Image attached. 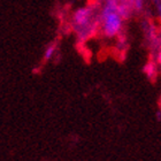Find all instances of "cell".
I'll use <instances>...</instances> for the list:
<instances>
[{
	"label": "cell",
	"instance_id": "7",
	"mask_svg": "<svg viewBox=\"0 0 161 161\" xmlns=\"http://www.w3.org/2000/svg\"><path fill=\"white\" fill-rule=\"evenodd\" d=\"M158 61H159V64H161V52L159 53V55H158Z\"/></svg>",
	"mask_w": 161,
	"mask_h": 161
},
{
	"label": "cell",
	"instance_id": "5",
	"mask_svg": "<svg viewBox=\"0 0 161 161\" xmlns=\"http://www.w3.org/2000/svg\"><path fill=\"white\" fill-rule=\"evenodd\" d=\"M132 3H134L135 9L141 10L144 6V0H132Z\"/></svg>",
	"mask_w": 161,
	"mask_h": 161
},
{
	"label": "cell",
	"instance_id": "2",
	"mask_svg": "<svg viewBox=\"0 0 161 161\" xmlns=\"http://www.w3.org/2000/svg\"><path fill=\"white\" fill-rule=\"evenodd\" d=\"M71 24L77 37L84 40L92 36L96 31L99 25V17H97L96 10L92 6L80 7L73 14Z\"/></svg>",
	"mask_w": 161,
	"mask_h": 161
},
{
	"label": "cell",
	"instance_id": "3",
	"mask_svg": "<svg viewBox=\"0 0 161 161\" xmlns=\"http://www.w3.org/2000/svg\"><path fill=\"white\" fill-rule=\"evenodd\" d=\"M55 52H57V44H51V45H48L45 48V51H44V55H43L44 61L52 60V58L54 57Z\"/></svg>",
	"mask_w": 161,
	"mask_h": 161
},
{
	"label": "cell",
	"instance_id": "6",
	"mask_svg": "<svg viewBox=\"0 0 161 161\" xmlns=\"http://www.w3.org/2000/svg\"><path fill=\"white\" fill-rule=\"evenodd\" d=\"M158 12H159V15L161 17V3H158Z\"/></svg>",
	"mask_w": 161,
	"mask_h": 161
},
{
	"label": "cell",
	"instance_id": "4",
	"mask_svg": "<svg viewBox=\"0 0 161 161\" xmlns=\"http://www.w3.org/2000/svg\"><path fill=\"white\" fill-rule=\"evenodd\" d=\"M145 73L147 74L148 77H151V76H153V74H154V66H153V64H148L145 66L144 68Z\"/></svg>",
	"mask_w": 161,
	"mask_h": 161
},
{
	"label": "cell",
	"instance_id": "1",
	"mask_svg": "<svg viewBox=\"0 0 161 161\" xmlns=\"http://www.w3.org/2000/svg\"><path fill=\"white\" fill-rule=\"evenodd\" d=\"M99 25L103 34L108 38L120 34L123 25V16L120 12V3L116 0H106L99 15Z\"/></svg>",
	"mask_w": 161,
	"mask_h": 161
}]
</instances>
